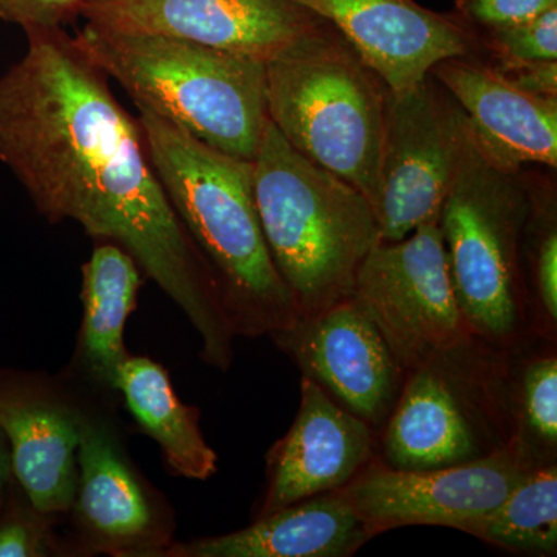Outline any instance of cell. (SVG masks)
<instances>
[{"mask_svg": "<svg viewBox=\"0 0 557 557\" xmlns=\"http://www.w3.org/2000/svg\"><path fill=\"white\" fill-rule=\"evenodd\" d=\"M327 21L370 67L401 94L426 78L438 61L478 54V32L454 11L417 0H293Z\"/></svg>", "mask_w": 557, "mask_h": 557, "instance_id": "cell-13", "label": "cell"}, {"mask_svg": "<svg viewBox=\"0 0 557 557\" xmlns=\"http://www.w3.org/2000/svg\"><path fill=\"white\" fill-rule=\"evenodd\" d=\"M511 443L528 467L557 463L556 343L533 338L509 351Z\"/></svg>", "mask_w": 557, "mask_h": 557, "instance_id": "cell-21", "label": "cell"}, {"mask_svg": "<svg viewBox=\"0 0 557 557\" xmlns=\"http://www.w3.org/2000/svg\"><path fill=\"white\" fill-rule=\"evenodd\" d=\"M490 64H493L516 86L542 97L557 98V61L507 62V64L490 62Z\"/></svg>", "mask_w": 557, "mask_h": 557, "instance_id": "cell-27", "label": "cell"}, {"mask_svg": "<svg viewBox=\"0 0 557 557\" xmlns=\"http://www.w3.org/2000/svg\"><path fill=\"white\" fill-rule=\"evenodd\" d=\"M83 413L36 381L0 370V429L10 446L11 471L40 516L75 504Z\"/></svg>", "mask_w": 557, "mask_h": 557, "instance_id": "cell-16", "label": "cell"}, {"mask_svg": "<svg viewBox=\"0 0 557 557\" xmlns=\"http://www.w3.org/2000/svg\"><path fill=\"white\" fill-rule=\"evenodd\" d=\"M138 112L157 177L218 278L236 335L287 329L299 311L263 237L252 161L209 148L148 109Z\"/></svg>", "mask_w": 557, "mask_h": 557, "instance_id": "cell-2", "label": "cell"}, {"mask_svg": "<svg viewBox=\"0 0 557 557\" xmlns=\"http://www.w3.org/2000/svg\"><path fill=\"white\" fill-rule=\"evenodd\" d=\"M76 460L79 474L73 505L94 537L112 548L149 537L153 515L148 497L108 429L89 416L81 421Z\"/></svg>", "mask_w": 557, "mask_h": 557, "instance_id": "cell-18", "label": "cell"}, {"mask_svg": "<svg viewBox=\"0 0 557 557\" xmlns=\"http://www.w3.org/2000/svg\"><path fill=\"white\" fill-rule=\"evenodd\" d=\"M271 123L304 157L346 180L376 211L391 89L325 22L265 62Z\"/></svg>", "mask_w": 557, "mask_h": 557, "instance_id": "cell-5", "label": "cell"}, {"mask_svg": "<svg viewBox=\"0 0 557 557\" xmlns=\"http://www.w3.org/2000/svg\"><path fill=\"white\" fill-rule=\"evenodd\" d=\"M373 539L339 491L296 502L225 536L175 547L189 557H348Z\"/></svg>", "mask_w": 557, "mask_h": 557, "instance_id": "cell-17", "label": "cell"}, {"mask_svg": "<svg viewBox=\"0 0 557 557\" xmlns=\"http://www.w3.org/2000/svg\"><path fill=\"white\" fill-rule=\"evenodd\" d=\"M355 299L406 370L474 339L458 307L438 220L380 242L359 267Z\"/></svg>", "mask_w": 557, "mask_h": 557, "instance_id": "cell-8", "label": "cell"}, {"mask_svg": "<svg viewBox=\"0 0 557 557\" xmlns=\"http://www.w3.org/2000/svg\"><path fill=\"white\" fill-rule=\"evenodd\" d=\"M13 471H11L10 446L0 429V509L5 507Z\"/></svg>", "mask_w": 557, "mask_h": 557, "instance_id": "cell-29", "label": "cell"}, {"mask_svg": "<svg viewBox=\"0 0 557 557\" xmlns=\"http://www.w3.org/2000/svg\"><path fill=\"white\" fill-rule=\"evenodd\" d=\"M42 539L30 520L10 516L0 522V557H32L42 553Z\"/></svg>", "mask_w": 557, "mask_h": 557, "instance_id": "cell-28", "label": "cell"}, {"mask_svg": "<svg viewBox=\"0 0 557 557\" xmlns=\"http://www.w3.org/2000/svg\"><path fill=\"white\" fill-rule=\"evenodd\" d=\"M509 351L478 338L408 370L379 435L380 460L405 471L457 467L511 443Z\"/></svg>", "mask_w": 557, "mask_h": 557, "instance_id": "cell-7", "label": "cell"}, {"mask_svg": "<svg viewBox=\"0 0 557 557\" xmlns=\"http://www.w3.org/2000/svg\"><path fill=\"white\" fill-rule=\"evenodd\" d=\"M87 0H0V20L27 28L62 27L81 16Z\"/></svg>", "mask_w": 557, "mask_h": 557, "instance_id": "cell-26", "label": "cell"}, {"mask_svg": "<svg viewBox=\"0 0 557 557\" xmlns=\"http://www.w3.org/2000/svg\"><path fill=\"white\" fill-rule=\"evenodd\" d=\"M460 531L518 555L555 556L557 463L528 469L500 504Z\"/></svg>", "mask_w": 557, "mask_h": 557, "instance_id": "cell-22", "label": "cell"}, {"mask_svg": "<svg viewBox=\"0 0 557 557\" xmlns=\"http://www.w3.org/2000/svg\"><path fill=\"white\" fill-rule=\"evenodd\" d=\"M379 435L302 376L295 421L267 458L269 483L258 518L348 485L379 454Z\"/></svg>", "mask_w": 557, "mask_h": 557, "instance_id": "cell-14", "label": "cell"}, {"mask_svg": "<svg viewBox=\"0 0 557 557\" xmlns=\"http://www.w3.org/2000/svg\"><path fill=\"white\" fill-rule=\"evenodd\" d=\"M557 7V0H456L454 13L475 32L531 20Z\"/></svg>", "mask_w": 557, "mask_h": 557, "instance_id": "cell-25", "label": "cell"}, {"mask_svg": "<svg viewBox=\"0 0 557 557\" xmlns=\"http://www.w3.org/2000/svg\"><path fill=\"white\" fill-rule=\"evenodd\" d=\"M75 42L148 109L209 148L252 161L269 123L265 61L171 36L87 22Z\"/></svg>", "mask_w": 557, "mask_h": 557, "instance_id": "cell-4", "label": "cell"}, {"mask_svg": "<svg viewBox=\"0 0 557 557\" xmlns=\"http://www.w3.org/2000/svg\"><path fill=\"white\" fill-rule=\"evenodd\" d=\"M429 73L465 113L487 160L509 172L528 164L556 170L557 98L516 86L475 53L446 58Z\"/></svg>", "mask_w": 557, "mask_h": 557, "instance_id": "cell-15", "label": "cell"}, {"mask_svg": "<svg viewBox=\"0 0 557 557\" xmlns=\"http://www.w3.org/2000/svg\"><path fill=\"white\" fill-rule=\"evenodd\" d=\"M531 211L522 242L523 278L531 332L556 343L557 335V205L549 180L528 175Z\"/></svg>", "mask_w": 557, "mask_h": 557, "instance_id": "cell-23", "label": "cell"}, {"mask_svg": "<svg viewBox=\"0 0 557 557\" xmlns=\"http://www.w3.org/2000/svg\"><path fill=\"white\" fill-rule=\"evenodd\" d=\"M28 49L0 76V161L44 218L115 242L183 310L201 358L228 370L236 336L219 282L175 214L138 119L62 27L27 28Z\"/></svg>", "mask_w": 557, "mask_h": 557, "instance_id": "cell-1", "label": "cell"}, {"mask_svg": "<svg viewBox=\"0 0 557 557\" xmlns=\"http://www.w3.org/2000/svg\"><path fill=\"white\" fill-rule=\"evenodd\" d=\"M263 237L299 317L354 295L359 267L381 240L364 194L304 157L269 120L252 160Z\"/></svg>", "mask_w": 557, "mask_h": 557, "instance_id": "cell-3", "label": "cell"}, {"mask_svg": "<svg viewBox=\"0 0 557 557\" xmlns=\"http://www.w3.org/2000/svg\"><path fill=\"white\" fill-rule=\"evenodd\" d=\"M468 120L431 73L391 90L376 205L381 240L397 242L438 220L468 141Z\"/></svg>", "mask_w": 557, "mask_h": 557, "instance_id": "cell-9", "label": "cell"}, {"mask_svg": "<svg viewBox=\"0 0 557 557\" xmlns=\"http://www.w3.org/2000/svg\"><path fill=\"white\" fill-rule=\"evenodd\" d=\"M139 285L137 262L112 242L98 245L83 269L81 354L91 376L112 388L121 366L129 358L124 327L137 306Z\"/></svg>", "mask_w": 557, "mask_h": 557, "instance_id": "cell-20", "label": "cell"}, {"mask_svg": "<svg viewBox=\"0 0 557 557\" xmlns=\"http://www.w3.org/2000/svg\"><path fill=\"white\" fill-rule=\"evenodd\" d=\"M115 391L123 394L139 426L159 443L174 474L207 480L218 472V454L201 434L199 412L180 401L161 366L148 358H127Z\"/></svg>", "mask_w": 557, "mask_h": 557, "instance_id": "cell-19", "label": "cell"}, {"mask_svg": "<svg viewBox=\"0 0 557 557\" xmlns=\"http://www.w3.org/2000/svg\"><path fill=\"white\" fill-rule=\"evenodd\" d=\"M81 16L112 30L193 40L265 62L327 22L293 0H87Z\"/></svg>", "mask_w": 557, "mask_h": 557, "instance_id": "cell-12", "label": "cell"}, {"mask_svg": "<svg viewBox=\"0 0 557 557\" xmlns=\"http://www.w3.org/2000/svg\"><path fill=\"white\" fill-rule=\"evenodd\" d=\"M530 211L528 174L487 160L469 132L438 228L469 332L500 351L537 338L531 332L522 267Z\"/></svg>", "mask_w": 557, "mask_h": 557, "instance_id": "cell-6", "label": "cell"}, {"mask_svg": "<svg viewBox=\"0 0 557 557\" xmlns=\"http://www.w3.org/2000/svg\"><path fill=\"white\" fill-rule=\"evenodd\" d=\"M528 469L512 443L480 460L426 471L391 468L376 456L338 491L373 537L403 527L460 531L500 504Z\"/></svg>", "mask_w": 557, "mask_h": 557, "instance_id": "cell-10", "label": "cell"}, {"mask_svg": "<svg viewBox=\"0 0 557 557\" xmlns=\"http://www.w3.org/2000/svg\"><path fill=\"white\" fill-rule=\"evenodd\" d=\"M478 54L496 64L557 61V7L493 30L478 32Z\"/></svg>", "mask_w": 557, "mask_h": 557, "instance_id": "cell-24", "label": "cell"}, {"mask_svg": "<svg viewBox=\"0 0 557 557\" xmlns=\"http://www.w3.org/2000/svg\"><path fill=\"white\" fill-rule=\"evenodd\" d=\"M270 336L304 379L380 434L408 370L354 296Z\"/></svg>", "mask_w": 557, "mask_h": 557, "instance_id": "cell-11", "label": "cell"}]
</instances>
